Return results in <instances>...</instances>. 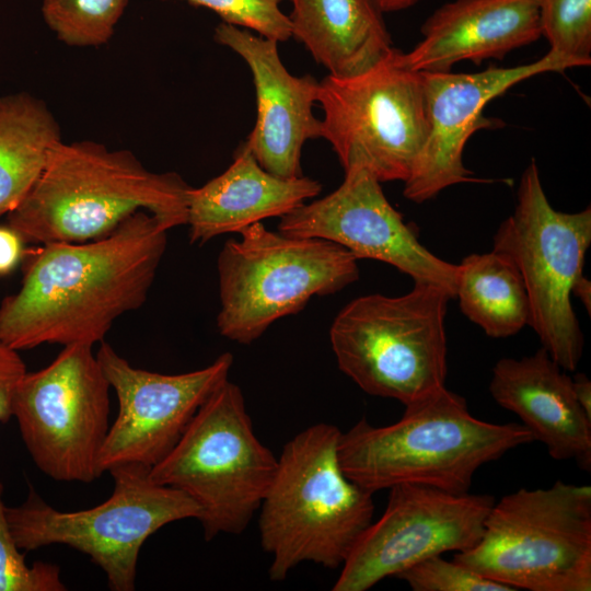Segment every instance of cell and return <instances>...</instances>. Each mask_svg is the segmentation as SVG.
I'll return each mask as SVG.
<instances>
[{
    "instance_id": "3",
    "label": "cell",
    "mask_w": 591,
    "mask_h": 591,
    "mask_svg": "<svg viewBox=\"0 0 591 591\" xmlns=\"http://www.w3.org/2000/svg\"><path fill=\"white\" fill-rule=\"evenodd\" d=\"M532 441L522 424L474 417L444 385L405 405L392 425L359 420L341 432L338 456L345 474L373 494L401 484L465 494L479 467Z\"/></svg>"
},
{
    "instance_id": "30",
    "label": "cell",
    "mask_w": 591,
    "mask_h": 591,
    "mask_svg": "<svg viewBox=\"0 0 591 591\" xmlns=\"http://www.w3.org/2000/svg\"><path fill=\"white\" fill-rule=\"evenodd\" d=\"M23 237L10 225H0V277L12 273L25 255Z\"/></svg>"
},
{
    "instance_id": "28",
    "label": "cell",
    "mask_w": 591,
    "mask_h": 591,
    "mask_svg": "<svg viewBox=\"0 0 591 591\" xmlns=\"http://www.w3.org/2000/svg\"><path fill=\"white\" fill-rule=\"evenodd\" d=\"M396 578L404 580L414 591H514L455 560H445L441 555L415 564Z\"/></svg>"
},
{
    "instance_id": "20",
    "label": "cell",
    "mask_w": 591,
    "mask_h": 591,
    "mask_svg": "<svg viewBox=\"0 0 591 591\" xmlns=\"http://www.w3.org/2000/svg\"><path fill=\"white\" fill-rule=\"evenodd\" d=\"M322 190L318 181L299 176L283 178L263 169L245 142L220 175L188 190L187 220L190 244L240 233L268 218L283 217Z\"/></svg>"
},
{
    "instance_id": "8",
    "label": "cell",
    "mask_w": 591,
    "mask_h": 591,
    "mask_svg": "<svg viewBox=\"0 0 591 591\" xmlns=\"http://www.w3.org/2000/svg\"><path fill=\"white\" fill-rule=\"evenodd\" d=\"M240 234L224 243L217 260V327L232 341L251 344L314 296L334 294L359 278L358 259L334 242L274 232L262 222Z\"/></svg>"
},
{
    "instance_id": "4",
    "label": "cell",
    "mask_w": 591,
    "mask_h": 591,
    "mask_svg": "<svg viewBox=\"0 0 591 591\" xmlns=\"http://www.w3.org/2000/svg\"><path fill=\"white\" fill-rule=\"evenodd\" d=\"M341 431L320 422L282 448L273 482L258 509L263 549L271 556L273 581L304 561L336 569L370 525L373 493L343 471Z\"/></svg>"
},
{
    "instance_id": "29",
    "label": "cell",
    "mask_w": 591,
    "mask_h": 591,
    "mask_svg": "<svg viewBox=\"0 0 591 591\" xmlns=\"http://www.w3.org/2000/svg\"><path fill=\"white\" fill-rule=\"evenodd\" d=\"M26 366L19 351L0 341V422L12 418V402Z\"/></svg>"
},
{
    "instance_id": "16",
    "label": "cell",
    "mask_w": 591,
    "mask_h": 591,
    "mask_svg": "<svg viewBox=\"0 0 591 591\" xmlns=\"http://www.w3.org/2000/svg\"><path fill=\"white\" fill-rule=\"evenodd\" d=\"M575 67L584 65L548 50L533 62L510 68L490 66L473 73L420 72L428 130L414 170L404 182V197L422 204L450 186L480 182L465 167L463 152L476 130L494 127L493 120L483 115L486 105L521 81Z\"/></svg>"
},
{
    "instance_id": "17",
    "label": "cell",
    "mask_w": 591,
    "mask_h": 591,
    "mask_svg": "<svg viewBox=\"0 0 591 591\" xmlns=\"http://www.w3.org/2000/svg\"><path fill=\"white\" fill-rule=\"evenodd\" d=\"M213 38L237 54L252 73L257 115L245 144L269 173L302 176L303 144L321 137V119L313 114L318 81L311 74H291L273 38L224 22L217 25Z\"/></svg>"
},
{
    "instance_id": "23",
    "label": "cell",
    "mask_w": 591,
    "mask_h": 591,
    "mask_svg": "<svg viewBox=\"0 0 591 591\" xmlns=\"http://www.w3.org/2000/svg\"><path fill=\"white\" fill-rule=\"evenodd\" d=\"M454 298L463 314L487 336L506 338L529 325L530 302L522 277L503 254H470L457 264Z\"/></svg>"
},
{
    "instance_id": "5",
    "label": "cell",
    "mask_w": 591,
    "mask_h": 591,
    "mask_svg": "<svg viewBox=\"0 0 591 591\" xmlns=\"http://www.w3.org/2000/svg\"><path fill=\"white\" fill-rule=\"evenodd\" d=\"M453 560L514 591H590L591 487L557 480L502 497Z\"/></svg>"
},
{
    "instance_id": "33",
    "label": "cell",
    "mask_w": 591,
    "mask_h": 591,
    "mask_svg": "<svg viewBox=\"0 0 591 591\" xmlns=\"http://www.w3.org/2000/svg\"><path fill=\"white\" fill-rule=\"evenodd\" d=\"M571 294H575L580 299L586 310L590 314L591 312V283L583 275L575 282Z\"/></svg>"
},
{
    "instance_id": "21",
    "label": "cell",
    "mask_w": 591,
    "mask_h": 591,
    "mask_svg": "<svg viewBox=\"0 0 591 591\" xmlns=\"http://www.w3.org/2000/svg\"><path fill=\"white\" fill-rule=\"evenodd\" d=\"M291 37L337 78L369 69L393 48L382 13L369 0H290Z\"/></svg>"
},
{
    "instance_id": "14",
    "label": "cell",
    "mask_w": 591,
    "mask_h": 591,
    "mask_svg": "<svg viewBox=\"0 0 591 591\" xmlns=\"http://www.w3.org/2000/svg\"><path fill=\"white\" fill-rule=\"evenodd\" d=\"M95 355L118 402L99 457L101 475L117 465L152 467L163 460L233 364L224 352L201 369L163 374L131 366L105 340Z\"/></svg>"
},
{
    "instance_id": "2",
    "label": "cell",
    "mask_w": 591,
    "mask_h": 591,
    "mask_svg": "<svg viewBox=\"0 0 591 591\" xmlns=\"http://www.w3.org/2000/svg\"><path fill=\"white\" fill-rule=\"evenodd\" d=\"M189 189L176 172H152L129 150L61 141L7 224L40 245L102 239L140 210L170 230L186 225Z\"/></svg>"
},
{
    "instance_id": "6",
    "label": "cell",
    "mask_w": 591,
    "mask_h": 591,
    "mask_svg": "<svg viewBox=\"0 0 591 591\" xmlns=\"http://www.w3.org/2000/svg\"><path fill=\"white\" fill-rule=\"evenodd\" d=\"M451 299L444 288L422 281L403 296L354 299L329 329L338 368L367 394L404 406L444 386Z\"/></svg>"
},
{
    "instance_id": "7",
    "label": "cell",
    "mask_w": 591,
    "mask_h": 591,
    "mask_svg": "<svg viewBox=\"0 0 591 591\" xmlns=\"http://www.w3.org/2000/svg\"><path fill=\"white\" fill-rule=\"evenodd\" d=\"M277 463L255 434L241 389L228 379L199 407L169 454L150 468V477L198 506L204 537L211 541L247 528Z\"/></svg>"
},
{
    "instance_id": "9",
    "label": "cell",
    "mask_w": 591,
    "mask_h": 591,
    "mask_svg": "<svg viewBox=\"0 0 591 591\" xmlns=\"http://www.w3.org/2000/svg\"><path fill=\"white\" fill-rule=\"evenodd\" d=\"M150 468L141 464L112 467V495L101 505L78 511L51 507L30 486L23 503L5 508L16 545L24 553L55 544L70 546L104 571L112 591H134L144 542L169 523L200 515L183 491L153 482Z\"/></svg>"
},
{
    "instance_id": "12",
    "label": "cell",
    "mask_w": 591,
    "mask_h": 591,
    "mask_svg": "<svg viewBox=\"0 0 591 591\" xmlns=\"http://www.w3.org/2000/svg\"><path fill=\"white\" fill-rule=\"evenodd\" d=\"M109 383L93 346L73 344L20 380L12 402L34 464L57 482H94L109 429Z\"/></svg>"
},
{
    "instance_id": "31",
    "label": "cell",
    "mask_w": 591,
    "mask_h": 591,
    "mask_svg": "<svg viewBox=\"0 0 591 591\" xmlns=\"http://www.w3.org/2000/svg\"><path fill=\"white\" fill-rule=\"evenodd\" d=\"M571 379L576 399L591 419V382L584 373H577Z\"/></svg>"
},
{
    "instance_id": "1",
    "label": "cell",
    "mask_w": 591,
    "mask_h": 591,
    "mask_svg": "<svg viewBox=\"0 0 591 591\" xmlns=\"http://www.w3.org/2000/svg\"><path fill=\"white\" fill-rule=\"evenodd\" d=\"M167 231L140 210L102 239L25 253L20 289L0 302V341L18 351L101 344L118 317L144 304Z\"/></svg>"
},
{
    "instance_id": "25",
    "label": "cell",
    "mask_w": 591,
    "mask_h": 591,
    "mask_svg": "<svg viewBox=\"0 0 591 591\" xmlns=\"http://www.w3.org/2000/svg\"><path fill=\"white\" fill-rule=\"evenodd\" d=\"M549 50L591 63V0H536Z\"/></svg>"
},
{
    "instance_id": "19",
    "label": "cell",
    "mask_w": 591,
    "mask_h": 591,
    "mask_svg": "<svg viewBox=\"0 0 591 591\" xmlns=\"http://www.w3.org/2000/svg\"><path fill=\"white\" fill-rule=\"evenodd\" d=\"M421 40L404 63L417 72L450 71L454 63L503 59L542 36L536 0H453L420 27Z\"/></svg>"
},
{
    "instance_id": "24",
    "label": "cell",
    "mask_w": 591,
    "mask_h": 591,
    "mask_svg": "<svg viewBox=\"0 0 591 591\" xmlns=\"http://www.w3.org/2000/svg\"><path fill=\"white\" fill-rule=\"evenodd\" d=\"M128 0H44L42 14L58 40L99 47L113 36Z\"/></svg>"
},
{
    "instance_id": "26",
    "label": "cell",
    "mask_w": 591,
    "mask_h": 591,
    "mask_svg": "<svg viewBox=\"0 0 591 591\" xmlns=\"http://www.w3.org/2000/svg\"><path fill=\"white\" fill-rule=\"evenodd\" d=\"M2 495L0 480V591H65L67 587L57 565L46 561L26 564L24 552L13 538Z\"/></svg>"
},
{
    "instance_id": "11",
    "label": "cell",
    "mask_w": 591,
    "mask_h": 591,
    "mask_svg": "<svg viewBox=\"0 0 591 591\" xmlns=\"http://www.w3.org/2000/svg\"><path fill=\"white\" fill-rule=\"evenodd\" d=\"M402 55L393 47L361 73L318 82L320 138L344 170L363 167L380 183L406 182L427 137L421 74Z\"/></svg>"
},
{
    "instance_id": "32",
    "label": "cell",
    "mask_w": 591,
    "mask_h": 591,
    "mask_svg": "<svg viewBox=\"0 0 591 591\" xmlns=\"http://www.w3.org/2000/svg\"><path fill=\"white\" fill-rule=\"evenodd\" d=\"M378 11L383 13L398 12L414 7L421 0H369Z\"/></svg>"
},
{
    "instance_id": "15",
    "label": "cell",
    "mask_w": 591,
    "mask_h": 591,
    "mask_svg": "<svg viewBox=\"0 0 591 591\" xmlns=\"http://www.w3.org/2000/svg\"><path fill=\"white\" fill-rule=\"evenodd\" d=\"M278 231L334 242L357 259L390 264L414 282L444 288L454 299L457 265L439 258L420 243L413 227L385 197L381 183L363 167L345 170V178L334 192L281 217Z\"/></svg>"
},
{
    "instance_id": "13",
    "label": "cell",
    "mask_w": 591,
    "mask_h": 591,
    "mask_svg": "<svg viewBox=\"0 0 591 591\" xmlns=\"http://www.w3.org/2000/svg\"><path fill=\"white\" fill-rule=\"evenodd\" d=\"M389 490L384 512L356 542L333 591H366L426 558L473 547L495 503L489 495L416 484Z\"/></svg>"
},
{
    "instance_id": "10",
    "label": "cell",
    "mask_w": 591,
    "mask_h": 591,
    "mask_svg": "<svg viewBox=\"0 0 591 591\" xmlns=\"http://www.w3.org/2000/svg\"><path fill=\"white\" fill-rule=\"evenodd\" d=\"M590 244V207L572 213L556 210L532 160L522 173L514 210L494 236L493 250L518 268L530 302L529 325L565 371H575L582 356L583 335L570 297L583 275Z\"/></svg>"
},
{
    "instance_id": "27",
    "label": "cell",
    "mask_w": 591,
    "mask_h": 591,
    "mask_svg": "<svg viewBox=\"0 0 591 591\" xmlns=\"http://www.w3.org/2000/svg\"><path fill=\"white\" fill-rule=\"evenodd\" d=\"M166 1V0H163ZM204 7L218 14L222 22L235 25L266 38L287 42L291 26L287 14L280 9L282 0H183Z\"/></svg>"
},
{
    "instance_id": "18",
    "label": "cell",
    "mask_w": 591,
    "mask_h": 591,
    "mask_svg": "<svg viewBox=\"0 0 591 591\" xmlns=\"http://www.w3.org/2000/svg\"><path fill=\"white\" fill-rule=\"evenodd\" d=\"M489 392L553 459L572 460L582 471H591V419L576 399L571 376L543 347L520 359H499Z\"/></svg>"
},
{
    "instance_id": "22",
    "label": "cell",
    "mask_w": 591,
    "mask_h": 591,
    "mask_svg": "<svg viewBox=\"0 0 591 591\" xmlns=\"http://www.w3.org/2000/svg\"><path fill=\"white\" fill-rule=\"evenodd\" d=\"M61 141L43 100L25 92L0 96V217L27 196Z\"/></svg>"
}]
</instances>
